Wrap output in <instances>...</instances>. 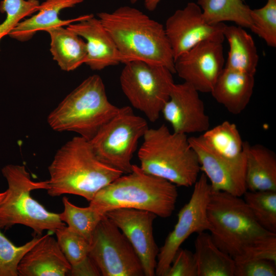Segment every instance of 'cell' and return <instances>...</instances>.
I'll list each match as a JSON object with an SVG mask.
<instances>
[{
    "label": "cell",
    "mask_w": 276,
    "mask_h": 276,
    "mask_svg": "<svg viewBox=\"0 0 276 276\" xmlns=\"http://www.w3.org/2000/svg\"><path fill=\"white\" fill-rule=\"evenodd\" d=\"M201 135L205 144L219 156L232 160L245 156V142L234 123L225 121Z\"/></svg>",
    "instance_id": "cell-25"
},
{
    "label": "cell",
    "mask_w": 276,
    "mask_h": 276,
    "mask_svg": "<svg viewBox=\"0 0 276 276\" xmlns=\"http://www.w3.org/2000/svg\"><path fill=\"white\" fill-rule=\"evenodd\" d=\"M63 212L59 214L62 222L67 227L90 242L93 233L104 215H102L89 205L82 208L71 203L68 198L63 197Z\"/></svg>",
    "instance_id": "cell-27"
},
{
    "label": "cell",
    "mask_w": 276,
    "mask_h": 276,
    "mask_svg": "<svg viewBox=\"0 0 276 276\" xmlns=\"http://www.w3.org/2000/svg\"><path fill=\"white\" fill-rule=\"evenodd\" d=\"M202 16L209 24L229 21L242 28L251 29V9L242 0H198Z\"/></svg>",
    "instance_id": "cell-26"
},
{
    "label": "cell",
    "mask_w": 276,
    "mask_h": 276,
    "mask_svg": "<svg viewBox=\"0 0 276 276\" xmlns=\"http://www.w3.org/2000/svg\"><path fill=\"white\" fill-rule=\"evenodd\" d=\"M105 215L125 236L139 257L145 275H155L159 249L153 234L156 215L147 211L119 208Z\"/></svg>",
    "instance_id": "cell-14"
},
{
    "label": "cell",
    "mask_w": 276,
    "mask_h": 276,
    "mask_svg": "<svg viewBox=\"0 0 276 276\" xmlns=\"http://www.w3.org/2000/svg\"><path fill=\"white\" fill-rule=\"evenodd\" d=\"M198 91L189 83H175L161 113L173 132L187 135L203 133L210 128V118Z\"/></svg>",
    "instance_id": "cell-16"
},
{
    "label": "cell",
    "mask_w": 276,
    "mask_h": 276,
    "mask_svg": "<svg viewBox=\"0 0 276 276\" xmlns=\"http://www.w3.org/2000/svg\"><path fill=\"white\" fill-rule=\"evenodd\" d=\"M119 108L108 99L100 76L93 75L65 97L47 121L55 131L74 132L89 141Z\"/></svg>",
    "instance_id": "cell-6"
},
{
    "label": "cell",
    "mask_w": 276,
    "mask_h": 276,
    "mask_svg": "<svg viewBox=\"0 0 276 276\" xmlns=\"http://www.w3.org/2000/svg\"><path fill=\"white\" fill-rule=\"evenodd\" d=\"M247 190L276 191V156L268 148L245 142Z\"/></svg>",
    "instance_id": "cell-21"
},
{
    "label": "cell",
    "mask_w": 276,
    "mask_h": 276,
    "mask_svg": "<svg viewBox=\"0 0 276 276\" xmlns=\"http://www.w3.org/2000/svg\"><path fill=\"white\" fill-rule=\"evenodd\" d=\"M172 74L165 66L135 60L125 63L120 83L131 105L154 123L169 99L174 84Z\"/></svg>",
    "instance_id": "cell-9"
},
{
    "label": "cell",
    "mask_w": 276,
    "mask_h": 276,
    "mask_svg": "<svg viewBox=\"0 0 276 276\" xmlns=\"http://www.w3.org/2000/svg\"><path fill=\"white\" fill-rule=\"evenodd\" d=\"M222 42L202 41L174 60L175 73L198 92L212 91L223 70Z\"/></svg>",
    "instance_id": "cell-13"
},
{
    "label": "cell",
    "mask_w": 276,
    "mask_h": 276,
    "mask_svg": "<svg viewBox=\"0 0 276 276\" xmlns=\"http://www.w3.org/2000/svg\"><path fill=\"white\" fill-rule=\"evenodd\" d=\"M69 275L73 276H99L101 274L96 264L88 256L79 263L71 266Z\"/></svg>",
    "instance_id": "cell-35"
},
{
    "label": "cell",
    "mask_w": 276,
    "mask_h": 276,
    "mask_svg": "<svg viewBox=\"0 0 276 276\" xmlns=\"http://www.w3.org/2000/svg\"><path fill=\"white\" fill-rule=\"evenodd\" d=\"M148 129L147 121L125 106L119 108L88 141L101 161L127 174L132 171L131 160L139 141Z\"/></svg>",
    "instance_id": "cell-8"
},
{
    "label": "cell",
    "mask_w": 276,
    "mask_h": 276,
    "mask_svg": "<svg viewBox=\"0 0 276 276\" xmlns=\"http://www.w3.org/2000/svg\"><path fill=\"white\" fill-rule=\"evenodd\" d=\"M2 173L8 189L0 205V228L21 224L32 229L35 235L41 236L44 231L55 233L65 226L59 214L47 210L31 195L35 190H47L48 180L33 181L24 165H7Z\"/></svg>",
    "instance_id": "cell-7"
},
{
    "label": "cell",
    "mask_w": 276,
    "mask_h": 276,
    "mask_svg": "<svg viewBox=\"0 0 276 276\" xmlns=\"http://www.w3.org/2000/svg\"><path fill=\"white\" fill-rule=\"evenodd\" d=\"M276 262L266 259H254L236 262L234 276H275Z\"/></svg>",
    "instance_id": "cell-34"
},
{
    "label": "cell",
    "mask_w": 276,
    "mask_h": 276,
    "mask_svg": "<svg viewBox=\"0 0 276 276\" xmlns=\"http://www.w3.org/2000/svg\"><path fill=\"white\" fill-rule=\"evenodd\" d=\"M137 156L145 173L165 179L176 186L194 185L200 172L198 159L187 135L171 132L162 124L145 132Z\"/></svg>",
    "instance_id": "cell-5"
},
{
    "label": "cell",
    "mask_w": 276,
    "mask_h": 276,
    "mask_svg": "<svg viewBox=\"0 0 276 276\" xmlns=\"http://www.w3.org/2000/svg\"><path fill=\"white\" fill-rule=\"evenodd\" d=\"M254 76L224 67L211 94L230 113L240 114L247 107L253 94Z\"/></svg>",
    "instance_id": "cell-20"
},
{
    "label": "cell",
    "mask_w": 276,
    "mask_h": 276,
    "mask_svg": "<svg viewBox=\"0 0 276 276\" xmlns=\"http://www.w3.org/2000/svg\"><path fill=\"white\" fill-rule=\"evenodd\" d=\"M194 246L198 276H234L235 261L215 245L210 234H198Z\"/></svg>",
    "instance_id": "cell-24"
},
{
    "label": "cell",
    "mask_w": 276,
    "mask_h": 276,
    "mask_svg": "<svg viewBox=\"0 0 276 276\" xmlns=\"http://www.w3.org/2000/svg\"><path fill=\"white\" fill-rule=\"evenodd\" d=\"M177 197L175 185L133 165L131 172L101 189L89 205L102 215L114 209L130 208L168 218L175 209Z\"/></svg>",
    "instance_id": "cell-4"
},
{
    "label": "cell",
    "mask_w": 276,
    "mask_h": 276,
    "mask_svg": "<svg viewBox=\"0 0 276 276\" xmlns=\"http://www.w3.org/2000/svg\"><path fill=\"white\" fill-rule=\"evenodd\" d=\"M207 216L214 243L236 262L254 259L276 262V233L258 223L241 197L211 190Z\"/></svg>",
    "instance_id": "cell-1"
},
{
    "label": "cell",
    "mask_w": 276,
    "mask_h": 276,
    "mask_svg": "<svg viewBox=\"0 0 276 276\" xmlns=\"http://www.w3.org/2000/svg\"><path fill=\"white\" fill-rule=\"evenodd\" d=\"M88 256L103 276H144L134 249L121 230L104 215L94 231Z\"/></svg>",
    "instance_id": "cell-10"
},
{
    "label": "cell",
    "mask_w": 276,
    "mask_h": 276,
    "mask_svg": "<svg viewBox=\"0 0 276 276\" xmlns=\"http://www.w3.org/2000/svg\"><path fill=\"white\" fill-rule=\"evenodd\" d=\"M251 30L270 47H276V0H267L258 9H251Z\"/></svg>",
    "instance_id": "cell-30"
},
{
    "label": "cell",
    "mask_w": 276,
    "mask_h": 276,
    "mask_svg": "<svg viewBox=\"0 0 276 276\" xmlns=\"http://www.w3.org/2000/svg\"><path fill=\"white\" fill-rule=\"evenodd\" d=\"M164 276H198L194 253L179 248Z\"/></svg>",
    "instance_id": "cell-33"
},
{
    "label": "cell",
    "mask_w": 276,
    "mask_h": 276,
    "mask_svg": "<svg viewBox=\"0 0 276 276\" xmlns=\"http://www.w3.org/2000/svg\"><path fill=\"white\" fill-rule=\"evenodd\" d=\"M57 243L71 266L79 263L89 254V242L84 238L64 226L55 231Z\"/></svg>",
    "instance_id": "cell-31"
},
{
    "label": "cell",
    "mask_w": 276,
    "mask_h": 276,
    "mask_svg": "<svg viewBox=\"0 0 276 276\" xmlns=\"http://www.w3.org/2000/svg\"><path fill=\"white\" fill-rule=\"evenodd\" d=\"M48 170L47 191L50 196L74 194L89 202L101 189L123 174L101 161L89 141L79 135L57 150Z\"/></svg>",
    "instance_id": "cell-3"
},
{
    "label": "cell",
    "mask_w": 276,
    "mask_h": 276,
    "mask_svg": "<svg viewBox=\"0 0 276 276\" xmlns=\"http://www.w3.org/2000/svg\"><path fill=\"white\" fill-rule=\"evenodd\" d=\"M71 269L57 240L49 234L25 255L17 268L19 276H65Z\"/></svg>",
    "instance_id": "cell-18"
},
{
    "label": "cell",
    "mask_w": 276,
    "mask_h": 276,
    "mask_svg": "<svg viewBox=\"0 0 276 276\" xmlns=\"http://www.w3.org/2000/svg\"><path fill=\"white\" fill-rule=\"evenodd\" d=\"M223 36L229 47L225 67L255 75L259 55L252 37L243 28L226 25Z\"/></svg>",
    "instance_id": "cell-23"
},
{
    "label": "cell",
    "mask_w": 276,
    "mask_h": 276,
    "mask_svg": "<svg viewBox=\"0 0 276 276\" xmlns=\"http://www.w3.org/2000/svg\"><path fill=\"white\" fill-rule=\"evenodd\" d=\"M36 236L26 244L17 246L1 231L0 276H18L17 268L25 255L42 238Z\"/></svg>",
    "instance_id": "cell-29"
},
{
    "label": "cell",
    "mask_w": 276,
    "mask_h": 276,
    "mask_svg": "<svg viewBox=\"0 0 276 276\" xmlns=\"http://www.w3.org/2000/svg\"><path fill=\"white\" fill-rule=\"evenodd\" d=\"M45 31L50 36V52L53 59L62 70L72 71L85 63L86 44L81 37L63 26L51 28Z\"/></svg>",
    "instance_id": "cell-22"
},
{
    "label": "cell",
    "mask_w": 276,
    "mask_h": 276,
    "mask_svg": "<svg viewBox=\"0 0 276 276\" xmlns=\"http://www.w3.org/2000/svg\"><path fill=\"white\" fill-rule=\"evenodd\" d=\"M211 188L202 173L194 185L191 198L179 211L174 229L167 236L157 257L155 275L164 276L181 244L193 234L209 231L207 207Z\"/></svg>",
    "instance_id": "cell-11"
},
{
    "label": "cell",
    "mask_w": 276,
    "mask_h": 276,
    "mask_svg": "<svg viewBox=\"0 0 276 276\" xmlns=\"http://www.w3.org/2000/svg\"><path fill=\"white\" fill-rule=\"evenodd\" d=\"M141 0H130L132 4H134ZM145 7L149 11H154L162 0H143Z\"/></svg>",
    "instance_id": "cell-36"
},
{
    "label": "cell",
    "mask_w": 276,
    "mask_h": 276,
    "mask_svg": "<svg viewBox=\"0 0 276 276\" xmlns=\"http://www.w3.org/2000/svg\"><path fill=\"white\" fill-rule=\"evenodd\" d=\"M243 196L258 223L266 230L276 233V191L247 190Z\"/></svg>",
    "instance_id": "cell-28"
},
{
    "label": "cell",
    "mask_w": 276,
    "mask_h": 276,
    "mask_svg": "<svg viewBox=\"0 0 276 276\" xmlns=\"http://www.w3.org/2000/svg\"><path fill=\"white\" fill-rule=\"evenodd\" d=\"M197 154L200 171L208 178L213 191H222L241 197L247 191L245 181L246 153L240 159H229L215 153L201 135L188 137Z\"/></svg>",
    "instance_id": "cell-15"
},
{
    "label": "cell",
    "mask_w": 276,
    "mask_h": 276,
    "mask_svg": "<svg viewBox=\"0 0 276 276\" xmlns=\"http://www.w3.org/2000/svg\"><path fill=\"white\" fill-rule=\"evenodd\" d=\"M97 16L126 62L143 60L165 66L175 73L172 50L162 24L128 6L99 13Z\"/></svg>",
    "instance_id": "cell-2"
},
{
    "label": "cell",
    "mask_w": 276,
    "mask_h": 276,
    "mask_svg": "<svg viewBox=\"0 0 276 276\" xmlns=\"http://www.w3.org/2000/svg\"><path fill=\"white\" fill-rule=\"evenodd\" d=\"M6 191L0 193V205L3 201L5 196H6Z\"/></svg>",
    "instance_id": "cell-37"
},
{
    "label": "cell",
    "mask_w": 276,
    "mask_h": 276,
    "mask_svg": "<svg viewBox=\"0 0 276 276\" xmlns=\"http://www.w3.org/2000/svg\"><path fill=\"white\" fill-rule=\"evenodd\" d=\"M67 28L86 40L87 55L85 64L93 70H101L126 60L98 18L93 15L67 26Z\"/></svg>",
    "instance_id": "cell-17"
},
{
    "label": "cell",
    "mask_w": 276,
    "mask_h": 276,
    "mask_svg": "<svg viewBox=\"0 0 276 276\" xmlns=\"http://www.w3.org/2000/svg\"><path fill=\"white\" fill-rule=\"evenodd\" d=\"M84 0H46L40 4L38 13L20 21L10 31L9 36L20 41L30 39L38 31H45L48 29L67 26L70 24L87 19L92 14L81 15L75 18L61 19L59 15L65 8H72L82 3Z\"/></svg>",
    "instance_id": "cell-19"
},
{
    "label": "cell",
    "mask_w": 276,
    "mask_h": 276,
    "mask_svg": "<svg viewBox=\"0 0 276 276\" xmlns=\"http://www.w3.org/2000/svg\"><path fill=\"white\" fill-rule=\"evenodd\" d=\"M38 0H3L0 11L6 13L5 20L0 24V40L26 17L38 11Z\"/></svg>",
    "instance_id": "cell-32"
},
{
    "label": "cell",
    "mask_w": 276,
    "mask_h": 276,
    "mask_svg": "<svg viewBox=\"0 0 276 276\" xmlns=\"http://www.w3.org/2000/svg\"><path fill=\"white\" fill-rule=\"evenodd\" d=\"M225 24H209L199 6L189 2L166 20L165 27L174 60L197 44L206 40L223 42Z\"/></svg>",
    "instance_id": "cell-12"
}]
</instances>
